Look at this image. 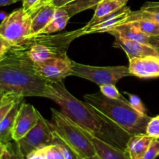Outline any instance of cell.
Instances as JSON below:
<instances>
[{
    "mask_svg": "<svg viewBox=\"0 0 159 159\" xmlns=\"http://www.w3.org/2000/svg\"><path fill=\"white\" fill-rule=\"evenodd\" d=\"M19 98L21 97L16 96V95L15 94H12V93H7V96H6V99H5L4 102H2V104L0 106V124H1V122L2 121V120L4 119L5 116H6V114L9 113V110L12 109V106L14 105L16 101Z\"/></svg>",
    "mask_w": 159,
    "mask_h": 159,
    "instance_id": "484cf974",
    "label": "cell"
},
{
    "mask_svg": "<svg viewBox=\"0 0 159 159\" xmlns=\"http://www.w3.org/2000/svg\"><path fill=\"white\" fill-rule=\"evenodd\" d=\"M83 130L94 146L96 155L100 159H131L126 150L111 145L95 137L85 129Z\"/></svg>",
    "mask_w": 159,
    "mask_h": 159,
    "instance_id": "9a60e30c",
    "label": "cell"
},
{
    "mask_svg": "<svg viewBox=\"0 0 159 159\" xmlns=\"http://www.w3.org/2000/svg\"><path fill=\"white\" fill-rule=\"evenodd\" d=\"M16 143L24 158L34 151L54 144V133L51 122L40 114L37 124Z\"/></svg>",
    "mask_w": 159,
    "mask_h": 159,
    "instance_id": "ba28073f",
    "label": "cell"
},
{
    "mask_svg": "<svg viewBox=\"0 0 159 159\" xmlns=\"http://www.w3.org/2000/svg\"><path fill=\"white\" fill-rule=\"evenodd\" d=\"M153 140L146 134L133 135L127 142L126 151L131 159H143Z\"/></svg>",
    "mask_w": 159,
    "mask_h": 159,
    "instance_id": "2e32d148",
    "label": "cell"
},
{
    "mask_svg": "<svg viewBox=\"0 0 159 159\" xmlns=\"http://www.w3.org/2000/svg\"><path fill=\"white\" fill-rule=\"evenodd\" d=\"M103 0H74L63 7L66 9L70 16L72 17L79 12L96 7Z\"/></svg>",
    "mask_w": 159,
    "mask_h": 159,
    "instance_id": "44dd1931",
    "label": "cell"
},
{
    "mask_svg": "<svg viewBox=\"0 0 159 159\" xmlns=\"http://www.w3.org/2000/svg\"><path fill=\"white\" fill-rule=\"evenodd\" d=\"M85 159H100L97 155H95V156L91 157V158H85Z\"/></svg>",
    "mask_w": 159,
    "mask_h": 159,
    "instance_id": "b9f144b4",
    "label": "cell"
},
{
    "mask_svg": "<svg viewBox=\"0 0 159 159\" xmlns=\"http://www.w3.org/2000/svg\"><path fill=\"white\" fill-rule=\"evenodd\" d=\"M149 44L152 45L159 54V37H150L149 39Z\"/></svg>",
    "mask_w": 159,
    "mask_h": 159,
    "instance_id": "8d00e7d4",
    "label": "cell"
},
{
    "mask_svg": "<svg viewBox=\"0 0 159 159\" xmlns=\"http://www.w3.org/2000/svg\"><path fill=\"white\" fill-rule=\"evenodd\" d=\"M24 159H26V158H24Z\"/></svg>",
    "mask_w": 159,
    "mask_h": 159,
    "instance_id": "ee69618b",
    "label": "cell"
},
{
    "mask_svg": "<svg viewBox=\"0 0 159 159\" xmlns=\"http://www.w3.org/2000/svg\"><path fill=\"white\" fill-rule=\"evenodd\" d=\"M159 155V138H154L143 159H155Z\"/></svg>",
    "mask_w": 159,
    "mask_h": 159,
    "instance_id": "4dcf8cb0",
    "label": "cell"
},
{
    "mask_svg": "<svg viewBox=\"0 0 159 159\" xmlns=\"http://www.w3.org/2000/svg\"><path fill=\"white\" fill-rule=\"evenodd\" d=\"M46 1L51 3L56 7H62V6H65L66 4L74 1V0H46Z\"/></svg>",
    "mask_w": 159,
    "mask_h": 159,
    "instance_id": "d590c367",
    "label": "cell"
},
{
    "mask_svg": "<svg viewBox=\"0 0 159 159\" xmlns=\"http://www.w3.org/2000/svg\"><path fill=\"white\" fill-rule=\"evenodd\" d=\"M32 16L17 9L6 16L0 23V36L12 47H16L30 36Z\"/></svg>",
    "mask_w": 159,
    "mask_h": 159,
    "instance_id": "52a82bcc",
    "label": "cell"
},
{
    "mask_svg": "<svg viewBox=\"0 0 159 159\" xmlns=\"http://www.w3.org/2000/svg\"><path fill=\"white\" fill-rule=\"evenodd\" d=\"M130 75L141 79L159 77V57L148 56L129 60Z\"/></svg>",
    "mask_w": 159,
    "mask_h": 159,
    "instance_id": "7c38bea8",
    "label": "cell"
},
{
    "mask_svg": "<svg viewBox=\"0 0 159 159\" xmlns=\"http://www.w3.org/2000/svg\"><path fill=\"white\" fill-rule=\"evenodd\" d=\"M124 6H126V5H124L118 0H103L96 6L94 16L91 19V20L85 25V26L89 27L90 26H93L102 17L108 16L109 14L117 10Z\"/></svg>",
    "mask_w": 159,
    "mask_h": 159,
    "instance_id": "ffe728a7",
    "label": "cell"
},
{
    "mask_svg": "<svg viewBox=\"0 0 159 159\" xmlns=\"http://www.w3.org/2000/svg\"><path fill=\"white\" fill-rule=\"evenodd\" d=\"M5 155H6V159H24L20 152L16 141H14L13 143H8Z\"/></svg>",
    "mask_w": 159,
    "mask_h": 159,
    "instance_id": "83f0119b",
    "label": "cell"
},
{
    "mask_svg": "<svg viewBox=\"0 0 159 159\" xmlns=\"http://www.w3.org/2000/svg\"><path fill=\"white\" fill-rule=\"evenodd\" d=\"M46 159H65L60 148L56 144L46 147Z\"/></svg>",
    "mask_w": 159,
    "mask_h": 159,
    "instance_id": "f546056e",
    "label": "cell"
},
{
    "mask_svg": "<svg viewBox=\"0 0 159 159\" xmlns=\"http://www.w3.org/2000/svg\"><path fill=\"white\" fill-rule=\"evenodd\" d=\"M158 37H159V36H158Z\"/></svg>",
    "mask_w": 159,
    "mask_h": 159,
    "instance_id": "f6af8a7d",
    "label": "cell"
},
{
    "mask_svg": "<svg viewBox=\"0 0 159 159\" xmlns=\"http://www.w3.org/2000/svg\"><path fill=\"white\" fill-rule=\"evenodd\" d=\"M135 27L145 34L149 37H158L159 36V23L151 20H138L130 22Z\"/></svg>",
    "mask_w": 159,
    "mask_h": 159,
    "instance_id": "7402d4cb",
    "label": "cell"
},
{
    "mask_svg": "<svg viewBox=\"0 0 159 159\" xmlns=\"http://www.w3.org/2000/svg\"><path fill=\"white\" fill-rule=\"evenodd\" d=\"M84 99L94 107L131 136L146 134L151 117L134 110L129 102L109 99L98 92L84 95Z\"/></svg>",
    "mask_w": 159,
    "mask_h": 159,
    "instance_id": "277c9868",
    "label": "cell"
},
{
    "mask_svg": "<svg viewBox=\"0 0 159 159\" xmlns=\"http://www.w3.org/2000/svg\"><path fill=\"white\" fill-rule=\"evenodd\" d=\"M118 1L121 2H122L124 5H127V2H128L129 0H118Z\"/></svg>",
    "mask_w": 159,
    "mask_h": 159,
    "instance_id": "60d3db41",
    "label": "cell"
},
{
    "mask_svg": "<svg viewBox=\"0 0 159 159\" xmlns=\"http://www.w3.org/2000/svg\"><path fill=\"white\" fill-rule=\"evenodd\" d=\"M125 94L128 96V102L129 103H130V107H131L134 110L138 111V113H140L141 114L148 115L147 110H146L145 107H144L142 101L141 100V99H140L138 96L134 94H130V93H125Z\"/></svg>",
    "mask_w": 159,
    "mask_h": 159,
    "instance_id": "4316f807",
    "label": "cell"
},
{
    "mask_svg": "<svg viewBox=\"0 0 159 159\" xmlns=\"http://www.w3.org/2000/svg\"><path fill=\"white\" fill-rule=\"evenodd\" d=\"M5 152H6V151H5ZM5 152H4V154H3V155L0 157V159H6V155H5Z\"/></svg>",
    "mask_w": 159,
    "mask_h": 159,
    "instance_id": "7bdbcfd3",
    "label": "cell"
},
{
    "mask_svg": "<svg viewBox=\"0 0 159 159\" xmlns=\"http://www.w3.org/2000/svg\"><path fill=\"white\" fill-rule=\"evenodd\" d=\"M83 27L59 34H38L29 36L20 44L12 47L26 56L33 63H40L68 56L71 42L83 36Z\"/></svg>",
    "mask_w": 159,
    "mask_h": 159,
    "instance_id": "3957f363",
    "label": "cell"
},
{
    "mask_svg": "<svg viewBox=\"0 0 159 159\" xmlns=\"http://www.w3.org/2000/svg\"><path fill=\"white\" fill-rule=\"evenodd\" d=\"M40 113L33 105L24 102L22 103L16 118L12 137L14 141H18L37 124Z\"/></svg>",
    "mask_w": 159,
    "mask_h": 159,
    "instance_id": "30bf717a",
    "label": "cell"
},
{
    "mask_svg": "<svg viewBox=\"0 0 159 159\" xmlns=\"http://www.w3.org/2000/svg\"><path fill=\"white\" fill-rule=\"evenodd\" d=\"M109 33L114 37H120L122 38L136 40L141 43L149 44L150 37L141 32L130 23H125L124 24L120 25Z\"/></svg>",
    "mask_w": 159,
    "mask_h": 159,
    "instance_id": "ac0fdd59",
    "label": "cell"
},
{
    "mask_svg": "<svg viewBox=\"0 0 159 159\" xmlns=\"http://www.w3.org/2000/svg\"><path fill=\"white\" fill-rule=\"evenodd\" d=\"M0 90L23 98L52 97L51 82L40 78L34 63L13 48L0 60Z\"/></svg>",
    "mask_w": 159,
    "mask_h": 159,
    "instance_id": "7a4b0ae2",
    "label": "cell"
},
{
    "mask_svg": "<svg viewBox=\"0 0 159 159\" xmlns=\"http://www.w3.org/2000/svg\"><path fill=\"white\" fill-rule=\"evenodd\" d=\"M70 18L71 16L63 6L57 7L50 23L40 34H51L62 30L68 24Z\"/></svg>",
    "mask_w": 159,
    "mask_h": 159,
    "instance_id": "d6986e66",
    "label": "cell"
},
{
    "mask_svg": "<svg viewBox=\"0 0 159 159\" xmlns=\"http://www.w3.org/2000/svg\"><path fill=\"white\" fill-rule=\"evenodd\" d=\"M26 159H46V148L33 152Z\"/></svg>",
    "mask_w": 159,
    "mask_h": 159,
    "instance_id": "e575fe53",
    "label": "cell"
},
{
    "mask_svg": "<svg viewBox=\"0 0 159 159\" xmlns=\"http://www.w3.org/2000/svg\"><path fill=\"white\" fill-rule=\"evenodd\" d=\"M146 134L153 138H159V115L151 118L146 129Z\"/></svg>",
    "mask_w": 159,
    "mask_h": 159,
    "instance_id": "f1b7e54d",
    "label": "cell"
},
{
    "mask_svg": "<svg viewBox=\"0 0 159 159\" xmlns=\"http://www.w3.org/2000/svg\"><path fill=\"white\" fill-rule=\"evenodd\" d=\"M36 73L50 82H61L71 74L72 60L68 57H57L40 63H34Z\"/></svg>",
    "mask_w": 159,
    "mask_h": 159,
    "instance_id": "9c48e42d",
    "label": "cell"
},
{
    "mask_svg": "<svg viewBox=\"0 0 159 159\" xmlns=\"http://www.w3.org/2000/svg\"><path fill=\"white\" fill-rule=\"evenodd\" d=\"M43 1L45 0H23V9L26 12H30Z\"/></svg>",
    "mask_w": 159,
    "mask_h": 159,
    "instance_id": "1f68e13d",
    "label": "cell"
},
{
    "mask_svg": "<svg viewBox=\"0 0 159 159\" xmlns=\"http://www.w3.org/2000/svg\"><path fill=\"white\" fill-rule=\"evenodd\" d=\"M56 8V6L45 0L34 10L28 12L32 16L30 36L40 34L46 27L52 19Z\"/></svg>",
    "mask_w": 159,
    "mask_h": 159,
    "instance_id": "5bb4252c",
    "label": "cell"
},
{
    "mask_svg": "<svg viewBox=\"0 0 159 159\" xmlns=\"http://www.w3.org/2000/svg\"><path fill=\"white\" fill-rule=\"evenodd\" d=\"M71 75L87 79L101 86L108 84L116 85L123 78L130 76V73L126 66L97 67L72 61Z\"/></svg>",
    "mask_w": 159,
    "mask_h": 159,
    "instance_id": "8992f818",
    "label": "cell"
},
{
    "mask_svg": "<svg viewBox=\"0 0 159 159\" xmlns=\"http://www.w3.org/2000/svg\"><path fill=\"white\" fill-rule=\"evenodd\" d=\"M19 1H21V0H0V7L9 6V5L14 4Z\"/></svg>",
    "mask_w": 159,
    "mask_h": 159,
    "instance_id": "74e56055",
    "label": "cell"
},
{
    "mask_svg": "<svg viewBox=\"0 0 159 159\" xmlns=\"http://www.w3.org/2000/svg\"><path fill=\"white\" fill-rule=\"evenodd\" d=\"M51 124L53 130L79 155L85 159L96 155L94 146L83 128L65 116L61 111L51 108Z\"/></svg>",
    "mask_w": 159,
    "mask_h": 159,
    "instance_id": "5b68a950",
    "label": "cell"
},
{
    "mask_svg": "<svg viewBox=\"0 0 159 159\" xmlns=\"http://www.w3.org/2000/svg\"><path fill=\"white\" fill-rule=\"evenodd\" d=\"M141 9L149 11V12H159V2H148L141 6Z\"/></svg>",
    "mask_w": 159,
    "mask_h": 159,
    "instance_id": "d6a6232c",
    "label": "cell"
},
{
    "mask_svg": "<svg viewBox=\"0 0 159 159\" xmlns=\"http://www.w3.org/2000/svg\"><path fill=\"white\" fill-rule=\"evenodd\" d=\"M131 12V9L127 5L122 6L117 10L109 14L108 16L102 17L93 26L89 27L84 26L83 35L95 33H109L120 25L127 23V19L130 16Z\"/></svg>",
    "mask_w": 159,
    "mask_h": 159,
    "instance_id": "8fae6325",
    "label": "cell"
},
{
    "mask_svg": "<svg viewBox=\"0 0 159 159\" xmlns=\"http://www.w3.org/2000/svg\"><path fill=\"white\" fill-rule=\"evenodd\" d=\"M23 102L24 98H19L0 124V142L8 144L13 141L12 137V129L15 124L17 113Z\"/></svg>",
    "mask_w": 159,
    "mask_h": 159,
    "instance_id": "e0dca14e",
    "label": "cell"
},
{
    "mask_svg": "<svg viewBox=\"0 0 159 159\" xmlns=\"http://www.w3.org/2000/svg\"><path fill=\"white\" fill-rule=\"evenodd\" d=\"M113 47L123 50L127 54L129 60L138 57H144L148 56L158 57V51L150 44L141 43L133 40L115 37Z\"/></svg>",
    "mask_w": 159,
    "mask_h": 159,
    "instance_id": "4fadbf2b",
    "label": "cell"
},
{
    "mask_svg": "<svg viewBox=\"0 0 159 159\" xmlns=\"http://www.w3.org/2000/svg\"><path fill=\"white\" fill-rule=\"evenodd\" d=\"M6 145H7V144H4V143L2 142H0V157L4 154L5 151H6Z\"/></svg>",
    "mask_w": 159,
    "mask_h": 159,
    "instance_id": "ab89813d",
    "label": "cell"
},
{
    "mask_svg": "<svg viewBox=\"0 0 159 159\" xmlns=\"http://www.w3.org/2000/svg\"><path fill=\"white\" fill-rule=\"evenodd\" d=\"M151 20L159 23V12H149V11L140 9L138 11H132L130 16L127 20V23L138 21V20Z\"/></svg>",
    "mask_w": 159,
    "mask_h": 159,
    "instance_id": "603a6c76",
    "label": "cell"
},
{
    "mask_svg": "<svg viewBox=\"0 0 159 159\" xmlns=\"http://www.w3.org/2000/svg\"><path fill=\"white\" fill-rule=\"evenodd\" d=\"M51 100L60 107L61 111L99 139L126 150L131 135L115 124L89 102L78 99L67 90L61 82H51Z\"/></svg>",
    "mask_w": 159,
    "mask_h": 159,
    "instance_id": "6da1fadb",
    "label": "cell"
},
{
    "mask_svg": "<svg viewBox=\"0 0 159 159\" xmlns=\"http://www.w3.org/2000/svg\"><path fill=\"white\" fill-rule=\"evenodd\" d=\"M6 96H7V93H5V92L0 90V106H1L2 104V102L5 101Z\"/></svg>",
    "mask_w": 159,
    "mask_h": 159,
    "instance_id": "f35d334b",
    "label": "cell"
},
{
    "mask_svg": "<svg viewBox=\"0 0 159 159\" xmlns=\"http://www.w3.org/2000/svg\"><path fill=\"white\" fill-rule=\"evenodd\" d=\"M100 88V92L103 96L109 98V99H116V100L123 101V102H129L128 100L125 99L124 96L120 93L119 90L116 89L115 85H112V84H108V85H103L99 86Z\"/></svg>",
    "mask_w": 159,
    "mask_h": 159,
    "instance_id": "d4e9b609",
    "label": "cell"
},
{
    "mask_svg": "<svg viewBox=\"0 0 159 159\" xmlns=\"http://www.w3.org/2000/svg\"><path fill=\"white\" fill-rule=\"evenodd\" d=\"M54 133V144L58 146L61 150L65 159H81L79 155L53 130Z\"/></svg>",
    "mask_w": 159,
    "mask_h": 159,
    "instance_id": "cb8c5ba5",
    "label": "cell"
},
{
    "mask_svg": "<svg viewBox=\"0 0 159 159\" xmlns=\"http://www.w3.org/2000/svg\"><path fill=\"white\" fill-rule=\"evenodd\" d=\"M12 48L10 44L0 36V60L6 55V53Z\"/></svg>",
    "mask_w": 159,
    "mask_h": 159,
    "instance_id": "836d02e7",
    "label": "cell"
}]
</instances>
